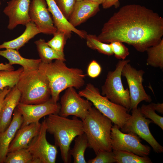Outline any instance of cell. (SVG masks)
<instances>
[{"label":"cell","instance_id":"obj_1","mask_svg":"<svg viewBox=\"0 0 163 163\" xmlns=\"http://www.w3.org/2000/svg\"><path fill=\"white\" fill-rule=\"evenodd\" d=\"M163 35V18L140 5L122 7L103 25L97 38L104 43L119 41L133 46L139 52L158 44Z\"/></svg>","mask_w":163,"mask_h":163},{"label":"cell","instance_id":"obj_2","mask_svg":"<svg viewBox=\"0 0 163 163\" xmlns=\"http://www.w3.org/2000/svg\"><path fill=\"white\" fill-rule=\"evenodd\" d=\"M65 61L55 60L49 63L41 62L38 70L48 80L51 92V99L57 103L61 92L68 88L79 89L85 84L86 75L78 68H69Z\"/></svg>","mask_w":163,"mask_h":163},{"label":"cell","instance_id":"obj_3","mask_svg":"<svg viewBox=\"0 0 163 163\" xmlns=\"http://www.w3.org/2000/svg\"><path fill=\"white\" fill-rule=\"evenodd\" d=\"M45 119L47 132L53 135L62 160L65 163H70L71 144L75 137L84 133L82 120L75 116L70 119L58 114H50Z\"/></svg>","mask_w":163,"mask_h":163},{"label":"cell","instance_id":"obj_4","mask_svg":"<svg viewBox=\"0 0 163 163\" xmlns=\"http://www.w3.org/2000/svg\"><path fill=\"white\" fill-rule=\"evenodd\" d=\"M89 147L95 154L103 151H112L111 132L113 123L95 107H91L82 120Z\"/></svg>","mask_w":163,"mask_h":163},{"label":"cell","instance_id":"obj_5","mask_svg":"<svg viewBox=\"0 0 163 163\" xmlns=\"http://www.w3.org/2000/svg\"><path fill=\"white\" fill-rule=\"evenodd\" d=\"M16 85L21 93L20 103L38 104L44 103L51 98L49 82L38 69L23 71Z\"/></svg>","mask_w":163,"mask_h":163},{"label":"cell","instance_id":"obj_6","mask_svg":"<svg viewBox=\"0 0 163 163\" xmlns=\"http://www.w3.org/2000/svg\"><path fill=\"white\" fill-rule=\"evenodd\" d=\"M78 93L91 102L95 107L120 129L123 127L131 116L128 109L112 102L106 97L102 95L99 89L91 83L87 84Z\"/></svg>","mask_w":163,"mask_h":163},{"label":"cell","instance_id":"obj_7","mask_svg":"<svg viewBox=\"0 0 163 163\" xmlns=\"http://www.w3.org/2000/svg\"><path fill=\"white\" fill-rule=\"evenodd\" d=\"M129 59L120 60L115 69L108 72L104 85L101 86V94L112 102L121 105L129 111L131 103L129 90L125 89L123 85L122 71L124 65Z\"/></svg>","mask_w":163,"mask_h":163},{"label":"cell","instance_id":"obj_8","mask_svg":"<svg viewBox=\"0 0 163 163\" xmlns=\"http://www.w3.org/2000/svg\"><path fill=\"white\" fill-rule=\"evenodd\" d=\"M132 114L120 130L123 133L134 134L147 142L157 153L163 152V147L156 140L149 128L152 121L145 117L140 108L131 110Z\"/></svg>","mask_w":163,"mask_h":163},{"label":"cell","instance_id":"obj_9","mask_svg":"<svg viewBox=\"0 0 163 163\" xmlns=\"http://www.w3.org/2000/svg\"><path fill=\"white\" fill-rule=\"evenodd\" d=\"M46 126L44 119L40 131L29 143L27 148L32 157V163H55L57 146L50 144L46 138Z\"/></svg>","mask_w":163,"mask_h":163},{"label":"cell","instance_id":"obj_10","mask_svg":"<svg viewBox=\"0 0 163 163\" xmlns=\"http://www.w3.org/2000/svg\"><path fill=\"white\" fill-rule=\"evenodd\" d=\"M116 125H113L111 132V142L112 150L133 153L141 156L149 155L151 148L142 144L139 137L132 133H123Z\"/></svg>","mask_w":163,"mask_h":163},{"label":"cell","instance_id":"obj_11","mask_svg":"<svg viewBox=\"0 0 163 163\" xmlns=\"http://www.w3.org/2000/svg\"><path fill=\"white\" fill-rule=\"evenodd\" d=\"M145 73L143 70H137L129 63L125 64L123 68L122 75L126 78L129 88L131 103L129 111L137 107L139 104L143 101L150 103L152 101L143 85Z\"/></svg>","mask_w":163,"mask_h":163},{"label":"cell","instance_id":"obj_12","mask_svg":"<svg viewBox=\"0 0 163 163\" xmlns=\"http://www.w3.org/2000/svg\"><path fill=\"white\" fill-rule=\"evenodd\" d=\"M65 90L61 98L58 114L65 117L72 115L82 120H84L88 114L92 104L88 100L82 98L75 88L69 87Z\"/></svg>","mask_w":163,"mask_h":163},{"label":"cell","instance_id":"obj_13","mask_svg":"<svg viewBox=\"0 0 163 163\" xmlns=\"http://www.w3.org/2000/svg\"><path fill=\"white\" fill-rule=\"evenodd\" d=\"M17 108L21 114L23 122L21 127L30 123L39 122L42 118L53 114H58L60 104L54 103L50 98L46 101L38 104H27L21 103Z\"/></svg>","mask_w":163,"mask_h":163},{"label":"cell","instance_id":"obj_14","mask_svg":"<svg viewBox=\"0 0 163 163\" xmlns=\"http://www.w3.org/2000/svg\"><path fill=\"white\" fill-rule=\"evenodd\" d=\"M29 15L41 33L53 35L56 32L46 0H31Z\"/></svg>","mask_w":163,"mask_h":163},{"label":"cell","instance_id":"obj_15","mask_svg":"<svg viewBox=\"0 0 163 163\" xmlns=\"http://www.w3.org/2000/svg\"><path fill=\"white\" fill-rule=\"evenodd\" d=\"M31 0H11L7 2L4 13L9 19L8 28L14 29L17 26H25L31 21L29 11Z\"/></svg>","mask_w":163,"mask_h":163},{"label":"cell","instance_id":"obj_16","mask_svg":"<svg viewBox=\"0 0 163 163\" xmlns=\"http://www.w3.org/2000/svg\"><path fill=\"white\" fill-rule=\"evenodd\" d=\"M21 93L16 85L12 88L5 96L0 110V133L10 124L14 111L20 103Z\"/></svg>","mask_w":163,"mask_h":163},{"label":"cell","instance_id":"obj_17","mask_svg":"<svg viewBox=\"0 0 163 163\" xmlns=\"http://www.w3.org/2000/svg\"><path fill=\"white\" fill-rule=\"evenodd\" d=\"M48 10L52 16L54 26L57 30L64 32L68 39L73 32L82 38L85 39L87 34L72 26L64 17L54 0H46Z\"/></svg>","mask_w":163,"mask_h":163},{"label":"cell","instance_id":"obj_18","mask_svg":"<svg viewBox=\"0 0 163 163\" xmlns=\"http://www.w3.org/2000/svg\"><path fill=\"white\" fill-rule=\"evenodd\" d=\"M99 10V5L97 3L86 0L76 1L68 20L76 27L94 16Z\"/></svg>","mask_w":163,"mask_h":163},{"label":"cell","instance_id":"obj_19","mask_svg":"<svg viewBox=\"0 0 163 163\" xmlns=\"http://www.w3.org/2000/svg\"><path fill=\"white\" fill-rule=\"evenodd\" d=\"M13 115L11 122L8 127L0 133V163H4L8 153L9 146L23 122V117L17 107Z\"/></svg>","mask_w":163,"mask_h":163},{"label":"cell","instance_id":"obj_20","mask_svg":"<svg viewBox=\"0 0 163 163\" xmlns=\"http://www.w3.org/2000/svg\"><path fill=\"white\" fill-rule=\"evenodd\" d=\"M41 126V123L39 121L21 127L11 142L8 152L27 148L33 138L39 133Z\"/></svg>","mask_w":163,"mask_h":163},{"label":"cell","instance_id":"obj_21","mask_svg":"<svg viewBox=\"0 0 163 163\" xmlns=\"http://www.w3.org/2000/svg\"><path fill=\"white\" fill-rule=\"evenodd\" d=\"M0 56L7 59L11 65L16 64L21 66L24 71L38 69L41 62L40 59L24 58L21 56L18 50L11 49L0 50Z\"/></svg>","mask_w":163,"mask_h":163},{"label":"cell","instance_id":"obj_22","mask_svg":"<svg viewBox=\"0 0 163 163\" xmlns=\"http://www.w3.org/2000/svg\"><path fill=\"white\" fill-rule=\"evenodd\" d=\"M25 26V29L22 34L14 39L4 42L0 45V49H11L18 50L35 36L41 33L35 24L31 21Z\"/></svg>","mask_w":163,"mask_h":163},{"label":"cell","instance_id":"obj_23","mask_svg":"<svg viewBox=\"0 0 163 163\" xmlns=\"http://www.w3.org/2000/svg\"><path fill=\"white\" fill-rule=\"evenodd\" d=\"M34 43L41 62L49 63L54 59L66 61L65 56L60 54L49 46L44 39H40Z\"/></svg>","mask_w":163,"mask_h":163},{"label":"cell","instance_id":"obj_24","mask_svg":"<svg viewBox=\"0 0 163 163\" xmlns=\"http://www.w3.org/2000/svg\"><path fill=\"white\" fill-rule=\"evenodd\" d=\"M75 144L73 148L70 149L69 153L73 158L74 163H86L85 153L86 149L89 147L88 140L85 134L76 136L74 139Z\"/></svg>","mask_w":163,"mask_h":163},{"label":"cell","instance_id":"obj_25","mask_svg":"<svg viewBox=\"0 0 163 163\" xmlns=\"http://www.w3.org/2000/svg\"><path fill=\"white\" fill-rule=\"evenodd\" d=\"M147 65L155 68H163V39L158 44L147 48Z\"/></svg>","mask_w":163,"mask_h":163},{"label":"cell","instance_id":"obj_26","mask_svg":"<svg viewBox=\"0 0 163 163\" xmlns=\"http://www.w3.org/2000/svg\"><path fill=\"white\" fill-rule=\"evenodd\" d=\"M115 163H152L147 156H141L133 153L121 151L113 150Z\"/></svg>","mask_w":163,"mask_h":163},{"label":"cell","instance_id":"obj_27","mask_svg":"<svg viewBox=\"0 0 163 163\" xmlns=\"http://www.w3.org/2000/svg\"><path fill=\"white\" fill-rule=\"evenodd\" d=\"M23 70L21 67L16 70H0V91L7 87L12 88L16 85Z\"/></svg>","mask_w":163,"mask_h":163},{"label":"cell","instance_id":"obj_28","mask_svg":"<svg viewBox=\"0 0 163 163\" xmlns=\"http://www.w3.org/2000/svg\"><path fill=\"white\" fill-rule=\"evenodd\" d=\"M32 159L27 149L24 148L8 152L4 163H32Z\"/></svg>","mask_w":163,"mask_h":163},{"label":"cell","instance_id":"obj_29","mask_svg":"<svg viewBox=\"0 0 163 163\" xmlns=\"http://www.w3.org/2000/svg\"><path fill=\"white\" fill-rule=\"evenodd\" d=\"M85 39L87 45L89 48L96 50L101 53L108 56L113 54L110 44L101 42L96 35L87 34Z\"/></svg>","mask_w":163,"mask_h":163},{"label":"cell","instance_id":"obj_30","mask_svg":"<svg viewBox=\"0 0 163 163\" xmlns=\"http://www.w3.org/2000/svg\"><path fill=\"white\" fill-rule=\"evenodd\" d=\"M53 37L46 42L47 44L60 54L65 56L64 48L66 40L68 39L65 33L57 31Z\"/></svg>","mask_w":163,"mask_h":163},{"label":"cell","instance_id":"obj_31","mask_svg":"<svg viewBox=\"0 0 163 163\" xmlns=\"http://www.w3.org/2000/svg\"><path fill=\"white\" fill-rule=\"evenodd\" d=\"M140 109L145 117L150 119L153 123L163 129V117L155 113L152 103L148 105L142 104Z\"/></svg>","mask_w":163,"mask_h":163},{"label":"cell","instance_id":"obj_32","mask_svg":"<svg viewBox=\"0 0 163 163\" xmlns=\"http://www.w3.org/2000/svg\"><path fill=\"white\" fill-rule=\"evenodd\" d=\"M110 44L113 54L116 58L124 60L129 55L128 48L123 43L116 41L111 42Z\"/></svg>","mask_w":163,"mask_h":163},{"label":"cell","instance_id":"obj_33","mask_svg":"<svg viewBox=\"0 0 163 163\" xmlns=\"http://www.w3.org/2000/svg\"><path fill=\"white\" fill-rule=\"evenodd\" d=\"M94 158L88 160V163H115L114 154L112 151H101L96 154Z\"/></svg>","mask_w":163,"mask_h":163},{"label":"cell","instance_id":"obj_34","mask_svg":"<svg viewBox=\"0 0 163 163\" xmlns=\"http://www.w3.org/2000/svg\"><path fill=\"white\" fill-rule=\"evenodd\" d=\"M54 0L65 18L68 20L73 10L76 0Z\"/></svg>","mask_w":163,"mask_h":163},{"label":"cell","instance_id":"obj_35","mask_svg":"<svg viewBox=\"0 0 163 163\" xmlns=\"http://www.w3.org/2000/svg\"><path fill=\"white\" fill-rule=\"evenodd\" d=\"M101 68L100 64L95 60H92L89 64L87 69V74L91 78L97 77L101 72Z\"/></svg>","mask_w":163,"mask_h":163},{"label":"cell","instance_id":"obj_36","mask_svg":"<svg viewBox=\"0 0 163 163\" xmlns=\"http://www.w3.org/2000/svg\"><path fill=\"white\" fill-rule=\"evenodd\" d=\"M119 0H105L102 4L103 8L107 9L114 6L116 8L120 6Z\"/></svg>","mask_w":163,"mask_h":163},{"label":"cell","instance_id":"obj_37","mask_svg":"<svg viewBox=\"0 0 163 163\" xmlns=\"http://www.w3.org/2000/svg\"><path fill=\"white\" fill-rule=\"evenodd\" d=\"M11 88L10 87H7L0 91V110L5 96Z\"/></svg>","mask_w":163,"mask_h":163},{"label":"cell","instance_id":"obj_38","mask_svg":"<svg viewBox=\"0 0 163 163\" xmlns=\"http://www.w3.org/2000/svg\"><path fill=\"white\" fill-rule=\"evenodd\" d=\"M152 104L155 111L161 114H163V104L162 103L155 104L152 103Z\"/></svg>","mask_w":163,"mask_h":163},{"label":"cell","instance_id":"obj_39","mask_svg":"<svg viewBox=\"0 0 163 163\" xmlns=\"http://www.w3.org/2000/svg\"><path fill=\"white\" fill-rule=\"evenodd\" d=\"M14 70V68L12 65L9 63L4 64L0 63V70Z\"/></svg>","mask_w":163,"mask_h":163},{"label":"cell","instance_id":"obj_40","mask_svg":"<svg viewBox=\"0 0 163 163\" xmlns=\"http://www.w3.org/2000/svg\"><path fill=\"white\" fill-rule=\"evenodd\" d=\"M90 2L97 3L98 4H102L105 0H86Z\"/></svg>","mask_w":163,"mask_h":163},{"label":"cell","instance_id":"obj_41","mask_svg":"<svg viewBox=\"0 0 163 163\" xmlns=\"http://www.w3.org/2000/svg\"><path fill=\"white\" fill-rule=\"evenodd\" d=\"M1 2L0 0V5H1Z\"/></svg>","mask_w":163,"mask_h":163},{"label":"cell","instance_id":"obj_42","mask_svg":"<svg viewBox=\"0 0 163 163\" xmlns=\"http://www.w3.org/2000/svg\"><path fill=\"white\" fill-rule=\"evenodd\" d=\"M76 1H81V0H76Z\"/></svg>","mask_w":163,"mask_h":163},{"label":"cell","instance_id":"obj_43","mask_svg":"<svg viewBox=\"0 0 163 163\" xmlns=\"http://www.w3.org/2000/svg\"></svg>","mask_w":163,"mask_h":163}]
</instances>
